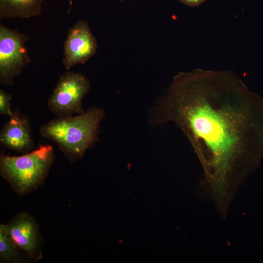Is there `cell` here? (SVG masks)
Instances as JSON below:
<instances>
[{"label": "cell", "mask_w": 263, "mask_h": 263, "mask_svg": "<svg viewBox=\"0 0 263 263\" xmlns=\"http://www.w3.org/2000/svg\"><path fill=\"white\" fill-rule=\"evenodd\" d=\"M256 108L253 94L233 72L196 69L174 76L149 113L151 124L173 123L187 136L223 217L256 160Z\"/></svg>", "instance_id": "1"}, {"label": "cell", "mask_w": 263, "mask_h": 263, "mask_svg": "<svg viewBox=\"0 0 263 263\" xmlns=\"http://www.w3.org/2000/svg\"><path fill=\"white\" fill-rule=\"evenodd\" d=\"M183 3L190 7L199 6L203 3L205 0H179Z\"/></svg>", "instance_id": "12"}, {"label": "cell", "mask_w": 263, "mask_h": 263, "mask_svg": "<svg viewBox=\"0 0 263 263\" xmlns=\"http://www.w3.org/2000/svg\"><path fill=\"white\" fill-rule=\"evenodd\" d=\"M96 39L88 23L78 20L70 28L64 45L63 64L69 70L74 65L84 64L95 53Z\"/></svg>", "instance_id": "7"}, {"label": "cell", "mask_w": 263, "mask_h": 263, "mask_svg": "<svg viewBox=\"0 0 263 263\" xmlns=\"http://www.w3.org/2000/svg\"><path fill=\"white\" fill-rule=\"evenodd\" d=\"M54 149L41 145L20 156H0L1 176L19 196L37 189L45 181L55 160Z\"/></svg>", "instance_id": "3"}, {"label": "cell", "mask_w": 263, "mask_h": 263, "mask_svg": "<svg viewBox=\"0 0 263 263\" xmlns=\"http://www.w3.org/2000/svg\"><path fill=\"white\" fill-rule=\"evenodd\" d=\"M90 87V82L84 75L66 72L59 77L48 99L49 110L57 117L83 113L82 101Z\"/></svg>", "instance_id": "4"}, {"label": "cell", "mask_w": 263, "mask_h": 263, "mask_svg": "<svg viewBox=\"0 0 263 263\" xmlns=\"http://www.w3.org/2000/svg\"><path fill=\"white\" fill-rule=\"evenodd\" d=\"M42 0H0V18H29L42 11Z\"/></svg>", "instance_id": "9"}, {"label": "cell", "mask_w": 263, "mask_h": 263, "mask_svg": "<svg viewBox=\"0 0 263 263\" xmlns=\"http://www.w3.org/2000/svg\"><path fill=\"white\" fill-rule=\"evenodd\" d=\"M29 39L26 34L0 24V83L12 85L31 60L25 46Z\"/></svg>", "instance_id": "5"}, {"label": "cell", "mask_w": 263, "mask_h": 263, "mask_svg": "<svg viewBox=\"0 0 263 263\" xmlns=\"http://www.w3.org/2000/svg\"><path fill=\"white\" fill-rule=\"evenodd\" d=\"M69 8L68 9V12L69 13H70V10H71V7L72 5V4H73V0H69Z\"/></svg>", "instance_id": "13"}, {"label": "cell", "mask_w": 263, "mask_h": 263, "mask_svg": "<svg viewBox=\"0 0 263 263\" xmlns=\"http://www.w3.org/2000/svg\"><path fill=\"white\" fill-rule=\"evenodd\" d=\"M0 144L13 151L24 154L34 147L29 117L16 109L0 132Z\"/></svg>", "instance_id": "8"}, {"label": "cell", "mask_w": 263, "mask_h": 263, "mask_svg": "<svg viewBox=\"0 0 263 263\" xmlns=\"http://www.w3.org/2000/svg\"><path fill=\"white\" fill-rule=\"evenodd\" d=\"M5 227L9 237L30 261L37 263L42 259L43 240L37 221L29 213H18Z\"/></svg>", "instance_id": "6"}, {"label": "cell", "mask_w": 263, "mask_h": 263, "mask_svg": "<svg viewBox=\"0 0 263 263\" xmlns=\"http://www.w3.org/2000/svg\"><path fill=\"white\" fill-rule=\"evenodd\" d=\"M104 110L93 107L75 116L57 117L39 128L41 136L54 142L72 162L82 158L99 140V124Z\"/></svg>", "instance_id": "2"}, {"label": "cell", "mask_w": 263, "mask_h": 263, "mask_svg": "<svg viewBox=\"0 0 263 263\" xmlns=\"http://www.w3.org/2000/svg\"><path fill=\"white\" fill-rule=\"evenodd\" d=\"M9 237L5 225L0 224V262L22 263L30 261Z\"/></svg>", "instance_id": "10"}, {"label": "cell", "mask_w": 263, "mask_h": 263, "mask_svg": "<svg viewBox=\"0 0 263 263\" xmlns=\"http://www.w3.org/2000/svg\"><path fill=\"white\" fill-rule=\"evenodd\" d=\"M12 94L4 91L0 90V114L6 116L11 117L13 111L11 109L10 101Z\"/></svg>", "instance_id": "11"}, {"label": "cell", "mask_w": 263, "mask_h": 263, "mask_svg": "<svg viewBox=\"0 0 263 263\" xmlns=\"http://www.w3.org/2000/svg\"><path fill=\"white\" fill-rule=\"evenodd\" d=\"M119 0V1H124V0Z\"/></svg>", "instance_id": "14"}]
</instances>
